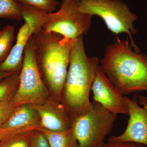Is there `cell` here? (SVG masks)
Listing matches in <instances>:
<instances>
[{
	"label": "cell",
	"instance_id": "277c9868",
	"mask_svg": "<svg viewBox=\"0 0 147 147\" xmlns=\"http://www.w3.org/2000/svg\"><path fill=\"white\" fill-rule=\"evenodd\" d=\"M79 9L90 16H99L108 30L117 37L120 34H126L130 38L131 47L140 53L132 36L137 33L134 23L137 17L125 3L121 0H79Z\"/></svg>",
	"mask_w": 147,
	"mask_h": 147
},
{
	"label": "cell",
	"instance_id": "9c48e42d",
	"mask_svg": "<svg viewBox=\"0 0 147 147\" xmlns=\"http://www.w3.org/2000/svg\"><path fill=\"white\" fill-rule=\"evenodd\" d=\"M129 119L125 130L118 136H112L108 142H131L147 146V105L141 107L135 99L124 96Z\"/></svg>",
	"mask_w": 147,
	"mask_h": 147
},
{
	"label": "cell",
	"instance_id": "2e32d148",
	"mask_svg": "<svg viewBox=\"0 0 147 147\" xmlns=\"http://www.w3.org/2000/svg\"><path fill=\"white\" fill-rule=\"evenodd\" d=\"M0 18L17 21L24 20L21 4L16 0H0Z\"/></svg>",
	"mask_w": 147,
	"mask_h": 147
},
{
	"label": "cell",
	"instance_id": "6da1fadb",
	"mask_svg": "<svg viewBox=\"0 0 147 147\" xmlns=\"http://www.w3.org/2000/svg\"><path fill=\"white\" fill-rule=\"evenodd\" d=\"M108 45L100 65L123 95L147 91V55L133 51L128 38Z\"/></svg>",
	"mask_w": 147,
	"mask_h": 147
},
{
	"label": "cell",
	"instance_id": "7c38bea8",
	"mask_svg": "<svg viewBox=\"0 0 147 147\" xmlns=\"http://www.w3.org/2000/svg\"><path fill=\"white\" fill-rule=\"evenodd\" d=\"M28 38L16 36L15 45L6 59L0 65V71L20 73L24 63V50Z\"/></svg>",
	"mask_w": 147,
	"mask_h": 147
},
{
	"label": "cell",
	"instance_id": "30bf717a",
	"mask_svg": "<svg viewBox=\"0 0 147 147\" xmlns=\"http://www.w3.org/2000/svg\"><path fill=\"white\" fill-rule=\"evenodd\" d=\"M40 118V127L50 131H67L71 127V120L63 106L48 99L42 105H35Z\"/></svg>",
	"mask_w": 147,
	"mask_h": 147
},
{
	"label": "cell",
	"instance_id": "44dd1931",
	"mask_svg": "<svg viewBox=\"0 0 147 147\" xmlns=\"http://www.w3.org/2000/svg\"><path fill=\"white\" fill-rule=\"evenodd\" d=\"M31 147H50L45 135L38 129L32 132Z\"/></svg>",
	"mask_w": 147,
	"mask_h": 147
},
{
	"label": "cell",
	"instance_id": "ffe728a7",
	"mask_svg": "<svg viewBox=\"0 0 147 147\" xmlns=\"http://www.w3.org/2000/svg\"><path fill=\"white\" fill-rule=\"evenodd\" d=\"M13 96L0 102V126L8 119L16 109L12 102Z\"/></svg>",
	"mask_w": 147,
	"mask_h": 147
},
{
	"label": "cell",
	"instance_id": "9a60e30c",
	"mask_svg": "<svg viewBox=\"0 0 147 147\" xmlns=\"http://www.w3.org/2000/svg\"><path fill=\"white\" fill-rule=\"evenodd\" d=\"M14 27L7 25L0 30V65L8 57L14 40Z\"/></svg>",
	"mask_w": 147,
	"mask_h": 147
},
{
	"label": "cell",
	"instance_id": "cb8c5ba5",
	"mask_svg": "<svg viewBox=\"0 0 147 147\" xmlns=\"http://www.w3.org/2000/svg\"><path fill=\"white\" fill-rule=\"evenodd\" d=\"M134 99L139 105L144 104L147 105V96L139 94L134 95Z\"/></svg>",
	"mask_w": 147,
	"mask_h": 147
},
{
	"label": "cell",
	"instance_id": "7a4b0ae2",
	"mask_svg": "<svg viewBox=\"0 0 147 147\" xmlns=\"http://www.w3.org/2000/svg\"><path fill=\"white\" fill-rule=\"evenodd\" d=\"M99 65L98 58L87 56L83 36L74 40L62 98V105L71 121L90 107V92Z\"/></svg>",
	"mask_w": 147,
	"mask_h": 147
},
{
	"label": "cell",
	"instance_id": "52a82bcc",
	"mask_svg": "<svg viewBox=\"0 0 147 147\" xmlns=\"http://www.w3.org/2000/svg\"><path fill=\"white\" fill-rule=\"evenodd\" d=\"M79 0H62L57 12L48 13L42 29L69 39H75L88 33L92 16L79 9Z\"/></svg>",
	"mask_w": 147,
	"mask_h": 147
},
{
	"label": "cell",
	"instance_id": "d4e9b609",
	"mask_svg": "<svg viewBox=\"0 0 147 147\" xmlns=\"http://www.w3.org/2000/svg\"><path fill=\"white\" fill-rule=\"evenodd\" d=\"M13 73H14L4 72V71H0V82L4 79H5L6 77H7V76H9V75Z\"/></svg>",
	"mask_w": 147,
	"mask_h": 147
},
{
	"label": "cell",
	"instance_id": "5bb4252c",
	"mask_svg": "<svg viewBox=\"0 0 147 147\" xmlns=\"http://www.w3.org/2000/svg\"><path fill=\"white\" fill-rule=\"evenodd\" d=\"M47 139L50 147H80L72 129L67 131H54L39 127Z\"/></svg>",
	"mask_w": 147,
	"mask_h": 147
},
{
	"label": "cell",
	"instance_id": "4316f807",
	"mask_svg": "<svg viewBox=\"0 0 147 147\" xmlns=\"http://www.w3.org/2000/svg\"><path fill=\"white\" fill-rule=\"evenodd\" d=\"M102 146H101V147H102Z\"/></svg>",
	"mask_w": 147,
	"mask_h": 147
},
{
	"label": "cell",
	"instance_id": "d6986e66",
	"mask_svg": "<svg viewBox=\"0 0 147 147\" xmlns=\"http://www.w3.org/2000/svg\"><path fill=\"white\" fill-rule=\"evenodd\" d=\"M21 4L32 6L52 13L59 5L57 0H16Z\"/></svg>",
	"mask_w": 147,
	"mask_h": 147
},
{
	"label": "cell",
	"instance_id": "e0dca14e",
	"mask_svg": "<svg viewBox=\"0 0 147 147\" xmlns=\"http://www.w3.org/2000/svg\"><path fill=\"white\" fill-rule=\"evenodd\" d=\"M20 73H14L0 82V102L13 96L19 85Z\"/></svg>",
	"mask_w": 147,
	"mask_h": 147
},
{
	"label": "cell",
	"instance_id": "603a6c76",
	"mask_svg": "<svg viewBox=\"0 0 147 147\" xmlns=\"http://www.w3.org/2000/svg\"><path fill=\"white\" fill-rule=\"evenodd\" d=\"M32 129H33L31 127H27L18 130H8L0 127V141L13 135L32 131Z\"/></svg>",
	"mask_w": 147,
	"mask_h": 147
},
{
	"label": "cell",
	"instance_id": "8992f818",
	"mask_svg": "<svg viewBox=\"0 0 147 147\" xmlns=\"http://www.w3.org/2000/svg\"><path fill=\"white\" fill-rule=\"evenodd\" d=\"M49 99V93L35 60L32 35L24 50V63L19 85L12 97L15 107L25 104L42 105Z\"/></svg>",
	"mask_w": 147,
	"mask_h": 147
},
{
	"label": "cell",
	"instance_id": "7402d4cb",
	"mask_svg": "<svg viewBox=\"0 0 147 147\" xmlns=\"http://www.w3.org/2000/svg\"><path fill=\"white\" fill-rule=\"evenodd\" d=\"M102 147H147L139 143L131 142H108L104 143Z\"/></svg>",
	"mask_w": 147,
	"mask_h": 147
},
{
	"label": "cell",
	"instance_id": "ba28073f",
	"mask_svg": "<svg viewBox=\"0 0 147 147\" xmlns=\"http://www.w3.org/2000/svg\"><path fill=\"white\" fill-rule=\"evenodd\" d=\"M91 91L93 100L100 103L111 113L117 115H128L124 95L108 79L100 65L96 69Z\"/></svg>",
	"mask_w": 147,
	"mask_h": 147
},
{
	"label": "cell",
	"instance_id": "4fadbf2b",
	"mask_svg": "<svg viewBox=\"0 0 147 147\" xmlns=\"http://www.w3.org/2000/svg\"><path fill=\"white\" fill-rule=\"evenodd\" d=\"M23 19L29 26V34L32 35L42 29L47 19V11L34 7L21 4Z\"/></svg>",
	"mask_w": 147,
	"mask_h": 147
},
{
	"label": "cell",
	"instance_id": "5b68a950",
	"mask_svg": "<svg viewBox=\"0 0 147 147\" xmlns=\"http://www.w3.org/2000/svg\"><path fill=\"white\" fill-rule=\"evenodd\" d=\"M118 115L93 100L86 113L71 121V127L80 147H100L111 133Z\"/></svg>",
	"mask_w": 147,
	"mask_h": 147
},
{
	"label": "cell",
	"instance_id": "3957f363",
	"mask_svg": "<svg viewBox=\"0 0 147 147\" xmlns=\"http://www.w3.org/2000/svg\"><path fill=\"white\" fill-rule=\"evenodd\" d=\"M36 62L45 85L58 100L63 91L75 39L42 29L32 35Z\"/></svg>",
	"mask_w": 147,
	"mask_h": 147
},
{
	"label": "cell",
	"instance_id": "ac0fdd59",
	"mask_svg": "<svg viewBox=\"0 0 147 147\" xmlns=\"http://www.w3.org/2000/svg\"><path fill=\"white\" fill-rule=\"evenodd\" d=\"M33 131L16 134L1 140L0 147H31Z\"/></svg>",
	"mask_w": 147,
	"mask_h": 147
},
{
	"label": "cell",
	"instance_id": "8fae6325",
	"mask_svg": "<svg viewBox=\"0 0 147 147\" xmlns=\"http://www.w3.org/2000/svg\"><path fill=\"white\" fill-rule=\"evenodd\" d=\"M39 114L34 105L23 104L17 106L9 118L0 127L8 130H18L22 129L40 127Z\"/></svg>",
	"mask_w": 147,
	"mask_h": 147
},
{
	"label": "cell",
	"instance_id": "484cf974",
	"mask_svg": "<svg viewBox=\"0 0 147 147\" xmlns=\"http://www.w3.org/2000/svg\"><path fill=\"white\" fill-rule=\"evenodd\" d=\"M1 30V27H0V30Z\"/></svg>",
	"mask_w": 147,
	"mask_h": 147
}]
</instances>
